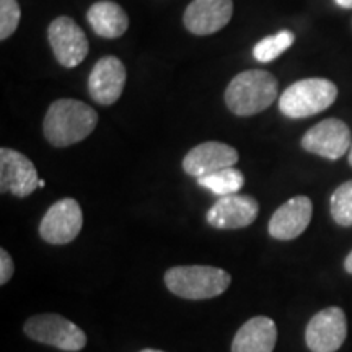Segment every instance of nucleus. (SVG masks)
Here are the masks:
<instances>
[{
    "mask_svg": "<svg viewBox=\"0 0 352 352\" xmlns=\"http://www.w3.org/2000/svg\"><path fill=\"white\" fill-rule=\"evenodd\" d=\"M98 124V114L78 100H57L44 116V138L54 147H69L82 142Z\"/></svg>",
    "mask_w": 352,
    "mask_h": 352,
    "instance_id": "1",
    "label": "nucleus"
},
{
    "mask_svg": "<svg viewBox=\"0 0 352 352\" xmlns=\"http://www.w3.org/2000/svg\"><path fill=\"white\" fill-rule=\"evenodd\" d=\"M277 98V80L266 70H245L233 77L226 90V103L236 116H254Z\"/></svg>",
    "mask_w": 352,
    "mask_h": 352,
    "instance_id": "2",
    "label": "nucleus"
},
{
    "mask_svg": "<svg viewBox=\"0 0 352 352\" xmlns=\"http://www.w3.org/2000/svg\"><path fill=\"white\" fill-rule=\"evenodd\" d=\"M230 283V274L214 266H176L165 272V284L170 292L186 300L219 297Z\"/></svg>",
    "mask_w": 352,
    "mask_h": 352,
    "instance_id": "3",
    "label": "nucleus"
},
{
    "mask_svg": "<svg viewBox=\"0 0 352 352\" xmlns=\"http://www.w3.org/2000/svg\"><path fill=\"white\" fill-rule=\"evenodd\" d=\"M338 98V87L327 78H305L290 85L280 95L279 109L292 120L315 116L328 109Z\"/></svg>",
    "mask_w": 352,
    "mask_h": 352,
    "instance_id": "4",
    "label": "nucleus"
},
{
    "mask_svg": "<svg viewBox=\"0 0 352 352\" xmlns=\"http://www.w3.org/2000/svg\"><path fill=\"white\" fill-rule=\"evenodd\" d=\"M23 329L30 340L65 352H77L87 344L85 333L76 323L56 314L32 316Z\"/></svg>",
    "mask_w": 352,
    "mask_h": 352,
    "instance_id": "5",
    "label": "nucleus"
},
{
    "mask_svg": "<svg viewBox=\"0 0 352 352\" xmlns=\"http://www.w3.org/2000/svg\"><path fill=\"white\" fill-rule=\"evenodd\" d=\"M83 226L80 204L72 197L57 201L44 214L39 235L51 245H67L78 236Z\"/></svg>",
    "mask_w": 352,
    "mask_h": 352,
    "instance_id": "6",
    "label": "nucleus"
},
{
    "mask_svg": "<svg viewBox=\"0 0 352 352\" xmlns=\"http://www.w3.org/2000/svg\"><path fill=\"white\" fill-rule=\"evenodd\" d=\"M347 320L340 307L324 308L308 321L305 341L311 352H336L344 344Z\"/></svg>",
    "mask_w": 352,
    "mask_h": 352,
    "instance_id": "7",
    "label": "nucleus"
},
{
    "mask_svg": "<svg viewBox=\"0 0 352 352\" xmlns=\"http://www.w3.org/2000/svg\"><path fill=\"white\" fill-rule=\"evenodd\" d=\"M47 39L57 63L72 69L82 64L88 54V39L83 30L69 16H59L50 25Z\"/></svg>",
    "mask_w": 352,
    "mask_h": 352,
    "instance_id": "8",
    "label": "nucleus"
},
{
    "mask_svg": "<svg viewBox=\"0 0 352 352\" xmlns=\"http://www.w3.org/2000/svg\"><path fill=\"white\" fill-rule=\"evenodd\" d=\"M351 131L344 121L324 120L307 131L302 139V147L328 160H340L351 148Z\"/></svg>",
    "mask_w": 352,
    "mask_h": 352,
    "instance_id": "9",
    "label": "nucleus"
},
{
    "mask_svg": "<svg viewBox=\"0 0 352 352\" xmlns=\"http://www.w3.org/2000/svg\"><path fill=\"white\" fill-rule=\"evenodd\" d=\"M36 188H39V178L33 162L23 153L3 147L0 151V191L26 197L33 195Z\"/></svg>",
    "mask_w": 352,
    "mask_h": 352,
    "instance_id": "10",
    "label": "nucleus"
},
{
    "mask_svg": "<svg viewBox=\"0 0 352 352\" xmlns=\"http://www.w3.org/2000/svg\"><path fill=\"white\" fill-rule=\"evenodd\" d=\"M258 214L259 204L254 197L246 195H232L219 197L206 214V220L214 228L235 230V228L252 226Z\"/></svg>",
    "mask_w": 352,
    "mask_h": 352,
    "instance_id": "11",
    "label": "nucleus"
},
{
    "mask_svg": "<svg viewBox=\"0 0 352 352\" xmlns=\"http://www.w3.org/2000/svg\"><path fill=\"white\" fill-rule=\"evenodd\" d=\"M126 85V67L118 57H101L91 69L88 77V91L96 103L108 104L116 103Z\"/></svg>",
    "mask_w": 352,
    "mask_h": 352,
    "instance_id": "12",
    "label": "nucleus"
},
{
    "mask_svg": "<svg viewBox=\"0 0 352 352\" xmlns=\"http://www.w3.org/2000/svg\"><path fill=\"white\" fill-rule=\"evenodd\" d=\"M233 15L232 0H192L184 12V26L196 36H208L228 25Z\"/></svg>",
    "mask_w": 352,
    "mask_h": 352,
    "instance_id": "13",
    "label": "nucleus"
},
{
    "mask_svg": "<svg viewBox=\"0 0 352 352\" xmlns=\"http://www.w3.org/2000/svg\"><path fill=\"white\" fill-rule=\"evenodd\" d=\"M239 162V152L223 142H204L196 145L186 153L183 160V170L189 176H201L215 173V171L230 168Z\"/></svg>",
    "mask_w": 352,
    "mask_h": 352,
    "instance_id": "14",
    "label": "nucleus"
},
{
    "mask_svg": "<svg viewBox=\"0 0 352 352\" xmlns=\"http://www.w3.org/2000/svg\"><path fill=\"white\" fill-rule=\"evenodd\" d=\"M314 204L307 196H296L272 214L270 235L276 240H294L300 236L310 226Z\"/></svg>",
    "mask_w": 352,
    "mask_h": 352,
    "instance_id": "15",
    "label": "nucleus"
},
{
    "mask_svg": "<svg viewBox=\"0 0 352 352\" xmlns=\"http://www.w3.org/2000/svg\"><path fill=\"white\" fill-rule=\"evenodd\" d=\"M277 341V327L267 316H254L236 331L232 352H272Z\"/></svg>",
    "mask_w": 352,
    "mask_h": 352,
    "instance_id": "16",
    "label": "nucleus"
},
{
    "mask_svg": "<svg viewBox=\"0 0 352 352\" xmlns=\"http://www.w3.org/2000/svg\"><path fill=\"white\" fill-rule=\"evenodd\" d=\"M87 20L101 38L116 39L127 32L129 19L121 6L111 0H101L88 8Z\"/></svg>",
    "mask_w": 352,
    "mask_h": 352,
    "instance_id": "17",
    "label": "nucleus"
},
{
    "mask_svg": "<svg viewBox=\"0 0 352 352\" xmlns=\"http://www.w3.org/2000/svg\"><path fill=\"white\" fill-rule=\"evenodd\" d=\"M197 184L219 197L232 196L239 195L241 191L245 184V176L240 170L230 166V168H223L215 171V173L201 176V178H197Z\"/></svg>",
    "mask_w": 352,
    "mask_h": 352,
    "instance_id": "18",
    "label": "nucleus"
},
{
    "mask_svg": "<svg viewBox=\"0 0 352 352\" xmlns=\"http://www.w3.org/2000/svg\"><path fill=\"white\" fill-rule=\"evenodd\" d=\"M296 41V34L289 30H283L272 36H266L259 41L253 50V56L258 63H271L285 52Z\"/></svg>",
    "mask_w": 352,
    "mask_h": 352,
    "instance_id": "19",
    "label": "nucleus"
},
{
    "mask_svg": "<svg viewBox=\"0 0 352 352\" xmlns=\"http://www.w3.org/2000/svg\"><path fill=\"white\" fill-rule=\"evenodd\" d=\"M331 217L338 226L352 227V179L342 183L333 192Z\"/></svg>",
    "mask_w": 352,
    "mask_h": 352,
    "instance_id": "20",
    "label": "nucleus"
},
{
    "mask_svg": "<svg viewBox=\"0 0 352 352\" xmlns=\"http://www.w3.org/2000/svg\"><path fill=\"white\" fill-rule=\"evenodd\" d=\"M21 19L20 6L16 0H0V39L6 41L19 28Z\"/></svg>",
    "mask_w": 352,
    "mask_h": 352,
    "instance_id": "21",
    "label": "nucleus"
},
{
    "mask_svg": "<svg viewBox=\"0 0 352 352\" xmlns=\"http://www.w3.org/2000/svg\"><path fill=\"white\" fill-rule=\"evenodd\" d=\"M13 271H15V266H13V259L10 254L7 253L6 248L0 250V284L6 285L8 280L12 279Z\"/></svg>",
    "mask_w": 352,
    "mask_h": 352,
    "instance_id": "22",
    "label": "nucleus"
},
{
    "mask_svg": "<svg viewBox=\"0 0 352 352\" xmlns=\"http://www.w3.org/2000/svg\"><path fill=\"white\" fill-rule=\"evenodd\" d=\"M344 270L352 274V252L347 254L346 259H344Z\"/></svg>",
    "mask_w": 352,
    "mask_h": 352,
    "instance_id": "23",
    "label": "nucleus"
},
{
    "mask_svg": "<svg viewBox=\"0 0 352 352\" xmlns=\"http://www.w3.org/2000/svg\"><path fill=\"white\" fill-rule=\"evenodd\" d=\"M341 8H352V0H334Z\"/></svg>",
    "mask_w": 352,
    "mask_h": 352,
    "instance_id": "24",
    "label": "nucleus"
},
{
    "mask_svg": "<svg viewBox=\"0 0 352 352\" xmlns=\"http://www.w3.org/2000/svg\"><path fill=\"white\" fill-rule=\"evenodd\" d=\"M349 165L352 166V144H351V148H349Z\"/></svg>",
    "mask_w": 352,
    "mask_h": 352,
    "instance_id": "25",
    "label": "nucleus"
},
{
    "mask_svg": "<svg viewBox=\"0 0 352 352\" xmlns=\"http://www.w3.org/2000/svg\"><path fill=\"white\" fill-rule=\"evenodd\" d=\"M140 352H164V351H157V349H142Z\"/></svg>",
    "mask_w": 352,
    "mask_h": 352,
    "instance_id": "26",
    "label": "nucleus"
},
{
    "mask_svg": "<svg viewBox=\"0 0 352 352\" xmlns=\"http://www.w3.org/2000/svg\"><path fill=\"white\" fill-rule=\"evenodd\" d=\"M39 188H44V179H39Z\"/></svg>",
    "mask_w": 352,
    "mask_h": 352,
    "instance_id": "27",
    "label": "nucleus"
}]
</instances>
